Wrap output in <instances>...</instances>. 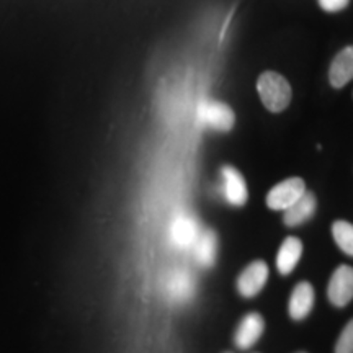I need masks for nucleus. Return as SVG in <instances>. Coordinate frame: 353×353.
Segmentation results:
<instances>
[{"mask_svg": "<svg viewBox=\"0 0 353 353\" xmlns=\"http://www.w3.org/2000/svg\"><path fill=\"white\" fill-rule=\"evenodd\" d=\"M257 90L260 100L270 112H281L291 100V87L283 76L276 72H263L259 77Z\"/></svg>", "mask_w": 353, "mask_h": 353, "instance_id": "nucleus-1", "label": "nucleus"}, {"mask_svg": "<svg viewBox=\"0 0 353 353\" xmlns=\"http://www.w3.org/2000/svg\"><path fill=\"white\" fill-rule=\"evenodd\" d=\"M198 118L205 128H211L214 131L228 132L234 126V113L228 105L219 101H205L198 108Z\"/></svg>", "mask_w": 353, "mask_h": 353, "instance_id": "nucleus-2", "label": "nucleus"}, {"mask_svg": "<svg viewBox=\"0 0 353 353\" xmlns=\"http://www.w3.org/2000/svg\"><path fill=\"white\" fill-rule=\"evenodd\" d=\"M306 192L304 182L301 179H288L285 182L278 183L276 187L270 190V193L267 195V205L268 208L273 211L278 210H286L293 205L294 201L299 200Z\"/></svg>", "mask_w": 353, "mask_h": 353, "instance_id": "nucleus-3", "label": "nucleus"}, {"mask_svg": "<svg viewBox=\"0 0 353 353\" xmlns=\"http://www.w3.org/2000/svg\"><path fill=\"white\" fill-rule=\"evenodd\" d=\"M329 299L334 306L343 307L353 299V268L342 265L334 272L329 281Z\"/></svg>", "mask_w": 353, "mask_h": 353, "instance_id": "nucleus-4", "label": "nucleus"}, {"mask_svg": "<svg viewBox=\"0 0 353 353\" xmlns=\"http://www.w3.org/2000/svg\"><path fill=\"white\" fill-rule=\"evenodd\" d=\"M268 280V267L262 260H255L239 275L237 280V291L241 296L254 298L259 294Z\"/></svg>", "mask_w": 353, "mask_h": 353, "instance_id": "nucleus-5", "label": "nucleus"}, {"mask_svg": "<svg viewBox=\"0 0 353 353\" xmlns=\"http://www.w3.org/2000/svg\"><path fill=\"white\" fill-rule=\"evenodd\" d=\"M200 226L192 216L187 213L179 214L172 223L170 236L172 242L180 249H188V247L195 245L198 237H200Z\"/></svg>", "mask_w": 353, "mask_h": 353, "instance_id": "nucleus-6", "label": "nucleus"}, {"mask_svg": "<svg viewBox=\"0 0 353 353\" xmlns=\"http://www.w3.org/2000/svg\"><path fill=\"white\" fill-rule=\"evenodd\" d=\"M223 195L232 206H242L247 201V185L244 176L234 167H223Z\"/></svg>", "mask_w": 353, "mask_h": 353, "instance_id": "nucleus-7", "label": "nucleus"}, {"mask_svg": "<svg viewBox=\"0 0 353 353\" xmlns=\"http://www.w3.org/2000/svg\"><path fill=\"white\" fill-rule=\"evenodd\" d=\"M263 329L265 322L262 319V316H260L259 312H249V314L244 316L239 327H237L236 345L242 348V350H247V348H250L259 341L260 335L263 334Z\"/></svg>", "mask_w": 353, "mask_h": 353, "instance_id": "nucleus-8", "label": "nucleus"}, {"mask_svg": "<svg viewBox=\"0 0 353 353\" xmlns=\"http://www.w3.org/2000/svg\"><path fill=\"white\" fill-rule=\"evenodd\" d=\"M353 79V46H348L335 56L330 64L329 81L332 87L341 88Z\"/></svg>", "mask_w": 353, "mask_h": 353, "instance_id": "nucleus-9", "label": "nucleus"}, {"mask_svg": "<svg viewBox=\"0 0 353 353\" xmlns=\"http://www.w3.org/2000/svg\"><path fill=\"white\" fill-rule=\"evenodd\" d=\"M314 306V290L312 286L306 283H299L294 288L293 294L290 298V316L291 319L301 321L311 312Z\"/></svg>", "mask_w": 353, "mask_h": 353, "instance_id": "nucleus-10", "label": "nucleus"}, {"mask_svg": "<svg viewBox=\"0 0 353 353\" xmlns=\"http://www.w3.org/2000/svg\"><path fill=\"white\" fill-rule=\"evenodd\" d=\"M316 211V198L312 193L304 192V195L293 203L290 208L285 210L283 221L286 226L294 228L299 224L306 223V221L314 214Z\"/></svg>", "mask_w": 353, "mask_h": 353, "instance_id": "nucleus-11", "label": "nucleus"}, {"mask_svg": "<svg viewBox=\"0 0 353 353\" xmlns=\"http://www.w3.org/2000/svg\"><path fill=\"white\" fill-rule=\"evenodd\" d=\"M303 254V244L296 237H288L276 255V268L281 275H290L294 270Z\"/></svg>", "mask_w": 353, "mask_h": 353, "instance_id": "nucleus-12", "label": "nucleus"}, {"mask_svg": "<svg viewBox=\"0 0 353 353\" xmlns=\"http://www.w3.org/2000/svg\"><path fill=\"white\" fill-rule=\"evenodd\" d=\"M218 239L213 231H203L195 242V257L201 267L208 268L214 265Z\"/></svg>", "mask_w": 353, "mask_h": 353, "instance_id": "nucleus-13", "label": "nucleus"}, {"mask_svg": "<svg viewBox=\"0 0 353 353\" xmlns=\"http://www.w3.org/2000/svg\"><path fill=\"white\" fill-rule=\"evenodd\" d=\"M167 291H169L170 298L174 301H187L192 298L193 291H195V283H193V278L190 276L187 272H175L170 276L169 283H167Z\"/></svg>", "mask_w": 353, "mask_h": 353, "instance_id": "nucleus-14", "label": "nucleus"}, {"mask_svg": "<svg viewBox=\"0 0 353 353\" xmlns=\"http://www.w3.org/2000/svg\"><path fill=\"white\" fill-rule=\"evenodd\" d=\"M334 239L342 252L353 257V224L347 221H335L332 226Z\"/></svg>", "mask_w": 353, "mask_h": 353, "instance_id": "nucleus-15", "label": "nucleus"}, {"mask_svg": "<svg viewBox=\"0 0 353 353\" xmlns=\"http://www.w3.org/2000/svg\"><path fill=\"white\" fill-rule=\"evenodd\" d=\"M335 353H353V319L342 330L335 345Z\"/></svg>", "mask_w": 353, "mask_h": 353, "instance_id": "nucleus-16", "label": "nucleus"}, {"mask_svg": "<svg viewBox=\"0 0 353 353\" xmlns=\"http://www.w3.org/2000/svg\"><path fill=\"white\" fill-rule=\"evenodd\" d=\"M350 0H319V6L322 10L334 13V12H341L348 6Z\"/></svg>", "mask_w": 353, "mask_h": 353, "instance_id": "nucleus-17", "label": "nucleus"}]
</instances>
